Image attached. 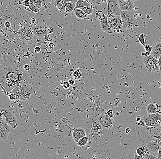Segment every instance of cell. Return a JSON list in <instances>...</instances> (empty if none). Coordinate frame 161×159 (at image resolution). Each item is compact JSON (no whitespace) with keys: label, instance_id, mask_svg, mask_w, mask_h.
Instances as JSON below:
<instances>
[{"label":"cell","instance_id":"obj_10","mask_svg":"<svg viewBox=\"0 0 161 159\" xmlns=\"http://www.w3.org/2000/svg\"><path fill=\"white\" fill-rule=\"evenodd\" d=\"M48 26L44 25H37L32 27L34 34L38 37H44L48 34Z\"/></svg>","mask_w":161,"mask_h":159},{"label":"cell","instance_id":"obj_37","mask_svg":"<svg viewBox=\"0 0 161 159\" xmlns=\"http://www.w3.org/2000/svg\"><path fill=\"white\" fill-rule=\"evenodd\" d=\"M62 86L65 89H68L70 86V84L69 83L68 81H65L62 84Z\"/></svg>","mask_w":161,"mask_h":159},{"label":"cell","instance_id":"obj_42","mask_svg":"<svg viewBox=\"0 0 161 159\" xmlns=\"http://www.w3.org/2000/svg\"><path fill=\"white\" fill-rule=\"evenodd\" d=\"M23 68L25 71H28L30 69V66L27 64H25V65H23Z\"/></svg>","mask_w":161,"mask_h":159},{"label":"cell","instance_id":"obj_13","mask_svg":"<svg viewBox=\"0 0 161 159\" xmlns=\"http://www.w3.org/2000/svg\"><path fill=\"white\" fill-rule=\"evenodd\" d=\"M100 23L101 28L103 31L106 32L108 34H111L113 33L112 29L108 20L107 16L105 15L103 16L102 19L100 20Z\"/></svg>","mask_w":161,"mask_h":159},{"label":"cell","instance_id":"obj_24","mask_svg":"<svg viewBox=\"0 0 161 159\" xmlns=\"http://www.w3.org/2000/svg\"><path fill=\"white\" fill-rule=\"evenodd\" d=\"M89 139L88 137L86 136H85V137H82L81 139H80L78 142H77V145L79 146L82 147L84 145H86L88 142H89Z\"/></svg>","mask_w":161,"mask_h":159},{"label":"cell","instance_id":"obj_35","mask_svg":"<svg viewBox=\"0 0 161 159\" xmlns=\"http://www.w3.org/2000/svg\"><path fill=\"white\" fill-rule=\"evenodd\" d=\"M144 47L146 52H148L149 54H150L152 51V49H153V46L148 45H145V46H144Z\"/></svg>","mask_w":161,"mask_h":159},{"label":"cell","instance_id":"obj_49","mask_svg":"<svg viewBox=\"0 0 161 159\" xmlns=\"http://www.w3.org/2000/svg\"><path fill=\"white\" fill-rule=\"evenodd\" d=\"M65 2H74V3H77V0H63Z\"/></svg>","mask_w":161,"mask_h":159},{"label":"cell","instance_id":"obj_14","mask_svg":"<svg viewBox=\"0 0 161 159\" xmlns=\"http://www.w3.org/2000/svg\"><path fill=\"white\" fill-rule=\"evenodd\" d=\"M143 120L145 125H146L147 126L158 127L161 126V123L154 120L153 117L150 116L149 114L145 115L143 117Z\"/></svg>","mask_w":161,"mask_h":159},{"label":"cell","instance_id":"obj_26","mask_svg":"<svg viewBox=\"0 0 161 159\" xmlns=\"http://www.w3.org/2000/svg\"><path fill=\"white\" fill-rule=\"evenodd\" d=\"M82 77V72L79 70L74 71L73 74V77L75 80H78L81 79Z\"/></svg>","mask_w":161,"mask_h":159},{"label":"cell","instance_id":"obj_52","mask_svg":"<svg viewBox=\"0 0 161 159\" xmlns=\"http://www.w3.org/2000/svg\"><path fill=\"white\" fill-rule=\"evenodd\" d=\"M55 46V44L53 42H50L48 45L49 47H50V48H54Z\"/></svg>","mask_w":161,"mask_h":159},{"label":"cell","instance_id":"obj_41","mask_svg":"<svg viewBox=\"0 0 161 159\" xmlns=\"http://www.w3.org/2000/svg\"><path fill=\"white\" fill-rule=\"evenodd\" d=\"M106 114L108 116L110 117H114V113H113V110H108L107 111Z\"/></svg>","mask_w":161,"mask_h":159},{"label":"cell","instance_id":"obj_36","mask_svg":"<svg viewBox=\"0 0 161 159\" xmlns=\"http://www.w3.org/2000/svg\"><path fill=\"white\" fill-rule=\"evenodd\" d=\"M20 4H22V5L24 6H26V7H29L30 4V0H24Z\"/></svg>","mask_w":161,"mask_h":159},{"label":"cell","instance_id":"obj_22","mask_svg":"<svg viewBox=\"0 0 161 159\" xmlns=\"http://www.w3.org/2000/svg\"><path fill=\"white\" fill-rule=\"evenodd\" d=\"M86 6H91L90 3L86 1L85 0H77L76 3V9L81 8Z\"/></svg>","mask_w":161,"mask_h":159},{"label":"cell","instance_id":"obj_5","mask_svg":"<svg viewBox=\"0 0 161 159\" xmlns=\"http://www.w3.org/2000/svg\"><path fill=\"white\" fill-rule=\"evenodd\" d=\"M108 18L120 16V9L118 0H107Z\"/></svg>","mask_w":161,"mask_h":159},{"label":"cell","instance_id":"obj_38","mask_svg":"<svg viewBox=\"0 0 161 159\" xmlns=\"http://www.w3.org/2000/svg\"><path fill=\"white\" fill-rule=\"evenodd\" d=\"M103 2L102 0H92V3L95 5H101Z\"/></svg>","mask_w":161,"mask_h":159},{"label":"cell","instance_id":"obj_18","mask_svg":"<svg viewBox=\"0 0 161 159\" xmlns=\"http://www.w3.org/2000/svg\"><path fill=\"white\" fill-rule=\"evenodd\" d=\"M1 116V117L0 119V130L8 132L10 133L12 130V127L8 123H6V121H4L2 119V116Z\"/></svg>","mask_w":161,"mask_h":159},{"label":"cell","instance_id":"obj_23","mask_svg":"<svg viewBox=\"0 0 161 159\" xmlns=\"http://www.w3.org/2000/svg\"><path fill=\"white\" fill-rule=\"evenodd\" d=\"M146 110L149 114L155 113H157V106L153 103H150L148 105L146 106Z\"/></svg>","mask_w":161,"mask_h":159},{"label":"cell","instance_id":"obj_15","mask_svg":"<svg viewBox=\"0 0 161 159\" xmlns=\"http://www.w3.org/2000/svg\"><path fill=\"white\" fill-rule=\"evenodd\" d=\"M86 136L85 130L83 128H77L73 130L72 133V137L73 140L77 143L78 140L82 137Z\"/></svg>","mask_w":161,"mask_h":159},{"label":"cell","instance_id":"obj_46","mask_svg":"<svg viewBox=\"0 0 161 159\" xmlns=\"http://www.w3.org/2000/svg\"><path fill=\"white\" fill-rule=\"evenodd\" d=\"M11 23L9 21H6L5 23V26L6 28H10L11 27Z\"/></svg>","mask_w":161,"mask_h":159},{"label":"cell","instance_id":"obj_48","mask_svg":"<svg viewBox=\"0 0 161 159\" xmlns=\"http://www.w3.org/2000/svg\"><path fill=\"white\" fill-rule=\"evenodd\" d=\"M68 82L71 85H73L75 84V81L72 79H70L68 80Z\"/></svg>","mask_w":161,"mask_h":159},{"label":"cell","instance_id":"obj_17","mask_svg":"<svg viewBox=\"0 0 161 159\" xmlns=\"http://www.w3.org/2000/svg\"><path fill=\"white\" fill-rule=\"evenodd\" d=\"M110 25L112 30H122V26L121 23V18L116 17L113 18L111 20L108 22Z\"/></svg>","mask_w":161,"mask_h":159},{"label":"cell","instance_id":"obj_54","mask_svg":"<svg viewBox=\"0 0 161 159\" xmlns=\"http://www.w3.org/2000/svg\"><path fill=\"white\" fill-rule=\"evenodd\" d=\"M129 131H130V129H129V128H126V129H125V132H126V133H128Z\"/></svg>","mask_w":161,"mask_h":159},{"label":"cell","instance_id":"obj_3","mask_svg":"<svg viewBox=\"0 0 161 159\" xmlns=\"http://www.w3.org/2000/svg\"><path fill=\"white\" fill-rule=\"evenodd\" d=\"M120 17L123 28H132L136 23L135 14L133 11H120Z\"/></svg>","mask_w":161,"mask_h":159},{"label":"cell","instance_id":"obj_25","mask_svg":"<svg viewBox=\"0 0 161 159\" xmlns=\"http://www.w3.org/2000/svg\"><path fill=\"white\" fill-rule=\"evenodd\" d=\"M81 9L86 14H87V15H92L94 12V9L92 6H85Z\"/></svg>","mask_w":161,"mask_h":159},{"label":"cell","instance_id":"obj_7","mask_svg":"<svg viewBox=\"0 0 161 159\" xmlns=\"http://www.w3.org/2000/svg\"><path fill=\"white\" fill-rule=\"evenodd\" d=\"M1 115L4 117L6 123L11 125L12 128L15 129L18 126V122L16 116L12 111L5 108H1L0 110Z\"/></svg>","mask_w":161,"mask_h":159},{"label":"cell","instance_id":"obj_1","mask_svg":"<svg viewBox=\"0 0 161 159\" xmlns=\"http://www.w3.org/2000/svg\"><path fill=\"white\" fill-rule=\"evenodd\" d=\"M23 69L18 64L10 65L1 70L0 82L5 93L12 92L14 89L22 84L26 78Z\"/></svg>","mask_w":161,"mask_h":159},{"label":"cell","instance_id":"obj_40","mask_svg":"<svg viewBox=\"0 0 161 159\" xmlns=\"http://www.w3.org/2000/svg\"><path fill=\"white\" fill-rule=\"evenodd\" d=\"M48 33L49 34H51L52 33H53L54 31V29H53V27L51 26H48L47 28Z\"/></svg>","mask_w":161,"mask_h":159},{"label":"cell","instance_id":"obj_55","mask_svg":"<svg viewBox=\"0 0 161 159\" xmlns=\"http://www.w3.org/2000/svg\"><path fill=\"white\" fill-rule=\"evenodd\" d=\"M103 2H105V3H106L107 2V0H102Z\"/></svg>","mask_w":161,"mask_h":159},{"label":"cell","instance_id":"obj_11","mask_svg":"<svg viewBox=\"0 0 161 159\" xmlns=\"http://www.w3.org/2000/svg\"><path fill=\"white\" fill-rule=\"evenodd\" d=\"M161 146V140L146 142V148L154 153H158V150Z\"/></svg>","mask_w":161,"mask_h":159},{"label":"cell","instance_id":"obj_9","mask_svg":"<svg viewBox=\"0 0 161 159\" xmlns=\"http://www.w3.org/2000/svg\"><path fill=\"white\" fill-rule=\"evenodd\" d=\"M98 121L100 125L104 128H111L115 124V121L113 118L108 116L106 114H100L98 117Z\"/></svg>","mask_w":161,"mask_h":159},{"label":"cell","instance_id":"obj_32","mask_svg":"<svg viewBox=\"0 0 161 159\" xmlns=\"http://www.w3.org/2000/svg\"><path fill=\"white\" fill-rule=\"evenodd\" d=\"M138 40L140 44L142 45V46H145V35L143 33H142L141 34L139 35L138 37Z\"/></svg>","mask_w":161,"mask_h":159},{"label":"cell","instance_id":"obj_53","mask_svg":"<svg viewBox=\"0 0 161 159\" xmlns=\"http://www.w3.org/2000/svg\"><path fill=\"white\" fill-rule=\"evenodd\" d=\"M35 22H36V19L34 18H33L31 19L30 22L32 24H34L35 23Z\"/></svg>","mask_w":161,"mask_h":159},{"label":"cell","instance_id":"obj_8","mask_svg":"<svg viewBox=\"0 0 161 159\" xmlns=\"http://www.w3.org/2000/svg\"><path fill=\"white\" fill-rule=\"evenodd\" d=\"M34 35V32L31 28L30 29L28 27H23L20 30L18 37L22 42H25L32 40Z\"/></svg>","mask_w":161,"mask_h":159},{"label":"cell","instance_id":"obj_2","mask_svg":"<svg viewBox=\"0 0 161 159\" xmlns=\"http://www.w3.org/2000/svg\"><path fill=\"white\" fill-rule=\"evenodd\" d=\"M136 128L137 136L141 143L161 140V126L153 127L138 124Z\"/></svg>","mask_w":161,"mask_h":159},{"label":"cell","instance_id":"obj_51","mask_svg":"<svg viewBox=\"0 0 161 159\" xmlns=\"http://www.w3.org/2000/svg\"><path fill=\"white\" fill-rule=\"evenodd\" d=\"M134 159H141V156H140L139 155H138L137 153H136L135 154V156H134Z\"/></svg>","mask_w":161,"mask_h":159},{"label":"cell","instance_id":"obj_47","mask_svg":"<svg viewBox=\"0 0 161 159\" xmlns=\"http://www.w3.org/2000/svg\"><path fill=\"white\" fill-rule=\"evenodd\" d=\"M157 158L158 159H161V146L159 148V150H158Z\"/></svg>","mask_w":161,"mask_h":159},{"label":"cell","instance_id":"obj_33","mask_svg":"<svg viewBox=\"0 0 161 159\" xmlns=\"http://www.w3.org/2000/svg\"><path fill=\"white\" fill-rule=\"evenodd\" d=\"M145 148L142 147L138 148L136 150V153H137L140 156L143 155L145 154Z\"/></svg>","mask_w":161,"mask_h":159},{"label":"cell","instance_id":"obj_30","mask_svg":"<svg viewBox=\"0 0 161 159\" xmlns=\"http://www.w3.org/2000/svg\"><path fill=\"white\" fill-rule=\"evenodd\" d=\"M156 23L161 25V5L158 7L157 11V19Z\"/></svg>","mask_w":161,"mask_h":159},{"label":"cell","instance_id":"obj_12","mask_svg":"<svg viewBox=\"0 0 161 159\" xmlns=\"http://www.w3.org/2000/svg\"><path fill=\"white\" fill-rule=\"evenodd\" d=\"M120 10L124 11H133L134 6L132 0H118Z\"/></svg>","mask_w":161,"mask_h":159},{"label":"cell","instance_id":"obj_44","mask_svg":"<svg viewBox=\"0 0 161 159\" xmlns=\"http://www.w3.org/2000/svg\"><path fill=\"white\" fill-rule=\"evenodd\" d=\"M44 40L45 42H48L51 40V37L49 35H48L47 34L46 35H45L44 36Z\"/></svg>","mask_w":161,"mask_h":159},{"label":"cell","instance_id":"obj_39","mask_svg":"<svg viewBox=\"0 0 161 159\" xmlns=\"http://www.w3.org/2000/svg\"><path fill=\"white\" fill-rule=\"evenodd\" d=\"M8 97L10 100H11V101H14V100H15L16 99V98H17L16 94L13 93L12 92H11V93L9 94Z\"/></svg>","mask_w":161,"mask_h":159},{"label":"cell","instance_id":"obj_6","mask_svg":"<svg viewBox=\"0 0 161 159\" xmlns=\"http://www.w3.org/2000/svg\"><path fill=\"white\" fill-rule=\"evenodd\" d=\"M143 63L149 72L159 70L158 60L153 57L151 54L144 57Z\"/></svg>","mask_w":161,"mask_h":159},{"label":"cell","instance_id":"obj_4","mask_svg":"<svg viewBox=\"0 0 161 159\" xmlns=\"http://www.w3.org/2000/svg\"><path fill=\"white\" fill-rule=\"evenodd\" d=\"M12 92L16 94L17 99L21 101H25L30 98L32 89L30 87L26 84H22L20 86L14 89Z\"/></svg>","mask_w":161,"mask_h":159},{"label":"cell","instance_id":"obj_31","mask_svg":"<svg viewBox=\"0 0 161 159\" xmlns=\"http://www.w3.org/2000/svg\"><path fill=\"white\" fill-rule=\"evenodd\" d=\"M142 159H158L157 157L154 155H150V154L145 153L143 155L141 156Z\"/></svg>","mask_w":161,"mask_h":159},{"label":"cell","instance_id":"obj_27","mask_svg":"<svg viewBox=\"0 0 161 159\" xmlns=\"http://www.w3.org/2000/svg\"><path fill=\"white\" fill-rule=\"evenodd\" d=\"M31 11L35 13H38L39 12V8L34 4L33 1L30 0V4L29 6Z\"/></svg>","mask_w":161,"mask_h":159},{"label":"cell","instance_id":"obj_21","mask_svg":"<svg viewBox=\"0 0 161 159\" xmlns=\"http://www.w3.org/2000/svg\"><path fill=\"white\" fill-rule=\"evenodd\" d=\"M65 6L66 13H71L75 10L76 3L74 2H65Z\"/></svg>","mask_w":161,"mask_h":159},{"label":"cell","instance_id":"obj_29","mask_svg":"<svg viewBox=\"0 0 161 159\" xmlns=\"http://www.w3.org/2000/svg\"><path fill=\"white\" fill-rule=\"evenodd\" d=\"M9 132L0 130V139L2 140H6L8 137Z\"/></svg>","mask_w":161,"mask_h":159},{"label":"cell","instance_id":"obj_34","mask_svg":"<svg viewBox=\"0 0 161 159\" xmlns=\"http://www.w3.org/2000/svg\"><path fill=\"white\" fill-rule=\"evenodd\" d=\"M32 1H33L34 4L36 6L38 7L39 9H40L42 6V1L41 0H31Z\"/></svg>","mask_w":161,"mask_h":159},{"label":"cell","instance_id":"obj_28","mask_svg":"<svg viewBox=\"0 0 161 159\" xmlns=\"http://www.w3.org/2000/svg\"><path fill=\"white\" fill-rule=\"evenodd\" d=\"M150 117H153L154 120L158 122L159 123H161V114L158 113H155L151 114H149Z\"/></svg>","mask_w":161,"mask_h":159},{"label":"cell","instance_id":"obj_20","mask_svg":"<svg viewBox=\"0 0 161 159\" xmlns=\"http://www.w3.org/2000/svg\"><path fill=\"white\" fill-rule=\"evenodd\" d=\"M74 12L76 17L80 19H85L87 18V14H86L81 8L76 9Z\"/></svg>","mask_w":161,"mask_h":159},{"label":"cell","instance_id":"obj_19","mask_svg":"<svg viewBox=\"0 0 161 159\" xmlns=\"http://www.w3.org/2000/svg\"><path fill=\"white\" fill-rule=\"evenodd\" d=\"M55 5L56 7L61 12H66L65 2L63 0H55Z\"/></svg>","mask_w":161,"mask_h":159},{"label":"cell","instance_id":"obj_45","mask_svg":"<svg viewBox=\"0 0 161 159\" xmlns=\"http://www.w3.org/2000/svg\"><path fill=\"white\" fill-rule=\"evenodd\" d=\"M37 44L36 45V46H39L43 43L42 40H41V39H37Z\"/></svg>","mask_w":161,"mask_h":159},{"label":"cell","instance_id":"obj_16","mask_svg":"<svg viewBox=\"0 0 161 159\" xmlns=\"http://www.w3.org/2000/svg\"><path fill=\"white\" fill-rule=\"evenodd\" d=\"M153 49L150 54L158 59L161 56V42H157L153 45Z\"/></svg>","mask_w":161,"mask_h":159},{"label":"cell","instance_id":"obj_43","mask_svg":"<svg viewBox=\"0 0 161 159\" xmlns=\"http://www.w3.org/2000/svg\"><path fill=\"white\" fill-rule=\"evenodd\" d=\"M41 51V48L39 46H36L35 47L34 52L35 53H39Z\"/></svg>","mask_w":161,"mask_h":159},{"label":"cell","instance_id":"obj_56","mask_svg":"<svg viewBox=\"0 0 161 159\" xmlns=\"http://www.w3.org/2000/svg\"><path fill=\"white\" fill-rule=\"evenodd\" d=\"M85 1H89V0H85Z\"/></svg>","mask_w":161,"mask_h":159},{"label":"cell","instance_id":"obj_50","mask_svg":"<svg viewBox=\"0 0 161 159\" xmlns=\"http://www.w3.org/2000/svg\"><path fill=\"white\" fill-rule=\"evenodd\" d=\"M158 64H159V71L161 72V56L158 59Z\"/></svg>","mask_w":161,"mask_h":159}]
</instances>
